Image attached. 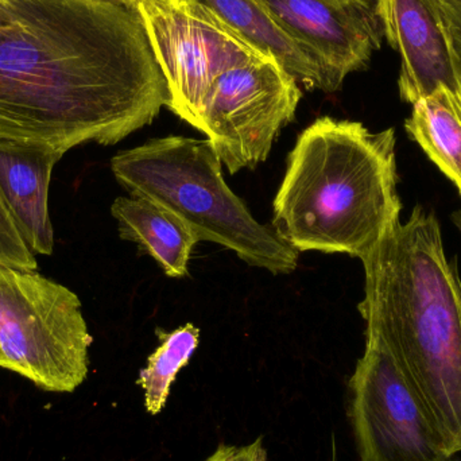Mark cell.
<instances>
[{
  "label": "cell",
  "mask_w": 461,
  "mask_h": 461,
  "mask_svg": "<svg viewBox=\"0 0 461 461\" xmlns=\"http://www.w3.org/2000/svg\"><path fill=\"white\" fill-rule=\"evenodd\" d=\"M405 129L461 196V94L438 86L414 103Z\"/></svg>",
  "instance_id": "cell-14"
},
{
  "label": "cell",
  "mask_w": 461,
  "mask_h": 461,
  "mask_svg": "<svg viewBox=\"0 0 461 461\" xmlns=\"http://www.w3.org/2000/svg\"><path fill=\"white\" fill-rule=\"evenodd\" d=\"M394 129L330 116L297 138L274 199V230L298 252L362 259L401 221Z\"/></svg>",
  "instance_id": "cell-3"
},
{
  "label": "cell",
  "mask_w": 461,
  "mask_h": 461,
  "mask_svg": "<svg viewBox=\"0 0 461 461\" xmlns=\"http://www.w3.org/2000/svg\"><path fill=\"white\" fill-rule=\"evenodd\" d=\"M303 92L274 59L230 69L213 83L199 131L232 175L267 159L282 127L293 122Z\"/></svg>",
  "instance_id": "cell-8"
},
{
  "label": "cell",
  "mask_w": 461,
  "mask_h": 461,
  "mask_svg": "<svg viewBox=\"0 0 461 461\" xmlns=\"http://www.w3.org/2000/svg\"><path fill=\"white\" fill-rule=\"evenodd\" d=\"M255 48L276 59L305 88L324 91L319 65L279 26L260 0H199Z\"/></svg>",
  "instance_id": "cell-13"
},
{
  "label": "cell",
  "mask_w": 461,
  "mask_h": 461,
  "mask_svg": "<svg viewBox=\"0 0 461 461\" xmlns=\"http://www.w3.org/2000/svg\"><path fill=\"white\" fill-rule=\"evenodd\" d=\"M92 338L76 293L37 271L0 267L2 368L49 393H73L89 373Z\"/></svg>",
  "instance_id": "cell-5"
},
{
  "label": "cell",
  "mask_w": 461,
  "mask_h": 461,
  "mask_svg": "<svg viewBox=\"0 0 461 461\" xmlns=\"http://www.w3.org/2000/svg\"><path fill=\"white\" fill-rule=\"evenodd\" d=\"M460 69H461V65H460Z\"/></svg>",
  "instance_id": "cell-23"
},
{
  "label": "cell",
  "mask_w": 461,
  "mask_h": 461,
  "mask_svg": "<svg viewBox=\"0 0 461 461\" xmlns=\"http://www.w3.org/2000/svg\"><path fill=\"white\" fill-rule=\"evenodd\" d=\"M366 333L378 335L413 384L444 448L461 452V279L440 221L417 205L362 258Z\"/></svg>",
  "instance_id": "cell-2"
},
{
  "label": "cell",
  "mask_w": 461,
  "mask_h": 461,
  "mask_svg": "<svg viewBox=\"0 0 461 461\" xmlns=\"http://www.w3.org/2000/svg\"><path fill=\"white\" fill-rule=\"evenodd\" d=\"M159 347L149 357L148 366L142 368L138 384L145 394V409L151 416L164 411L169 400L172 384L196 352L200 343V330L188 324L167 332L157 330Z\"/></svg>",
  "instance_id": "cell-15"
},
{
  "label": "cell",
  "mask_w": 461,
  "mask_h": 461,
  "mask_svg": "<svg viewBox=\"0 0 461 461\" xmlns=\"http://www.w3.org/2000/svg\"><path fill=\"white\" fill-rule=\"evenodd\" d=\"M0 267L37 270L34 252L27 246L21 230L0 192Z\"/></svg>",
  "instance_id": "cell-16"
},
{
  "label": "cell",
  "mask_w": 461,
  "mask_h": 461,
  "mask_svg": "<svg viewBox=\"0 0 461 461\" xmlns=\"http://www.w3.org/2000/svg\"><path fill=\"white\" fill-rule=\"evenodd\" d=\"M452 218H454V221L455 224H456L457 229L461 230V210L457 211L456 213H454V216H452Z\"/></svg>",
  "instance_id": "cell-20"
},
{
  "label": "cell",
  "mask_w": 461,
  "mask_h": 461,
  "mask_svg": "<svg viewBox=\"0 0 461 461\" xmlns=\"http://www.w3.org/2000/svg\"><path fill=\"white\" fill-rule=\"evenodd\" d=\"M382 32L400 53L398 89L413 105L444 86L461 94L459 59L436 0H373Z\"/></svg>",
  "instance_id": "cell-10"
},
{
  "label": "cell",
  "mask_w": 461,
  "mask_h": 461,
  "mask_svg": "<svg viewBox=\"0 0 461 461\" xmlns=\"http://www.w3.org/2000/svg\"><path fill=\"white\" fill-rule=\"evenodd\" d=\"M436 3L440 8L441 16L461 65V5L452 0H436Z\"/></svg>",
  "instance_id": "cell-18"
},
{
  "label": "cell",
  "mask_w": 461,
  "mask_h": 461,
  "mask_svg": "<svg viewBox=\"0 0 461 461\" xmlns=\"http://www.w3.org/2000/svg\"><path fill=\"white\" fill-rule=\"evenodd\" d=\"M452 2L457 3V5H461V0H452Z\"/></svg>",
  "instance_id": "cell-22"
},
{
  "label": "cell",
  "mask_w": 461,
  "mask_h": 461,
  "mask_svg": "<svg viewBox=\"0 0 461 461\" xmlns=\"http://www.w3.org/2000/svg\"><path fill=\"white\" fill-rule=\"evenodd\" d=\"M65 154V149L56 146L0 140V192L34 254L53 252L49 186L54 167Z\"/></svg>",
  "instance_id": "cell-11"
},
{
  "label": "cell",
  "mask_w": 461,
  "mask_h": 461,
  "mask_svg": "<svg viewBox=\"0 0 461 461\" xmlns=\"http://www.w3.org/2000/svg\"><path fill=\"white\" fill-rule=\"evenodd\" d=\"M169 91L167 108L199 129L208 91L230 69L271 59L199 0H138Z\"/></svg>",
  "instance_id": "cell-6"
},
{
  "label": "cell",
  "mask_w": 461,
  "mask_h": 461,
  "mask_svg": "<svg viewBox=\"0 0 461 461\" xmlns=\"http://www.w3.org/2000/svg\"><path fill=\"white\" fill-rule=\"evenodd\" d=\"M279 26L319 65L324 92L365 69L382 45L370 0H260Z\"/></svg>",
  "instance_id": "cell-9"
},
{
  "label": "cell",
  "mask_w": 461,
  "mask_h": 461,
  "mask_svg": "<svg viewBox=\"0 0 461 461\" xmlns=\"http://www.w3.org/2000/svg\"><path fill=\"white\" fill-rule=\"evenodd\" d=\"M110 2L118 3V5H126L130 8H137L138 0H110Z\"/></svg>",
  "instance_id": "cell-19"
},
{
  "label": "cell",
  "mask_w": 461,
  "mask_h": 461,
  "mask_svg": "<svg viewBox=\"0 0 461 461\" xmlns=\"http://www.w3.org/2000/svg\"><path fill=\"white\" fill-rule=\"evenodd\" d=\"M348 387L360 461H452L416 389L378 335L366 333L365 354Z\"/></svg>",
  "instance_id": "cell-7"
},
{
  "label": "cell",
  "mask_w": 461,
  "mask_h": 461,
  "mask_svg": "<svg viewBox=\"0 0 461 461\" xmlns=\"http://www.w3.org/2000/svg\"><path fill=\"white\" fill-rule=\"evenodd\" d=\"M119 236L150 255L170 278L188 276L194 233L177 216L142 197H118L111 207Z\"/></svg>",
  "instance_id": "cell-12"
},
{
  "label": "cell",
  "mask_w": 461,
  "mask_h": 461,
  "mask_svg": "<svg viewBox=\"0 0 461 461\" xmlns=\"http://www.w3.org/2000/svg\"><path fill=\"white\" fill-rule=\"evenodd\" d=\"M221 165L208 140L172 135L121 151L111 169L131 196L177 216L197 240L221 244L252 267L293 273L300 252L255 221L224 181Z\"/></svg>",
  "instance_id": "cell-4"
},
{
  "label": "cell",
  "mask_w": 461,
  "mask_h": 461,
  "mask_svg": "<svg viewBox=\"0 0 461 461\" xmlns=\"http://www.w3.org/2000/svg\"><path fill=\"white\" fill-rule=\"evenodd\" d=\"M2 360H3L2 349H0V368H2Z\"/></svg>",
  "instance_id": "cell-21"
},
{
  "label": "cell",
  "mask_w": 461,
  "mask_h": 461,
  "mask_svg": "<svg viewBox=\"0 0 461 461\" xmlns=\"http://www.w3.org/2000/svg\"><path fill=\"white\" fill-rule=\"evenodd\" d=\"M169 91L137 8L0 0V140L111 146L153 123Z\"/></svg>",
  "instance_id": "cell-1"
},
{
  "label": "cell",
  "mask_w": 461,
  "mask_h": 461,
  "mask_svg": "<svg viewBox=\"0 0 461 461\" xmlns=\"http://www.w3.org/2000/svg\"><path fill=\"white\" fill-rule=\"evenodd\" d=\"M204 461H267V451L263 438H258L246 446L221 444Z\"/></svg>",
  "instance_id": "cell-17"
}]
</instances>
